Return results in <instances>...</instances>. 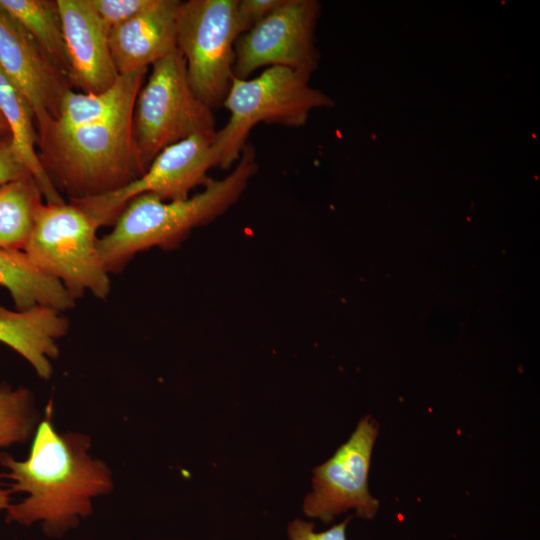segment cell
<instances>
[{"label": "cell", "instance_id": "obj_8", "mask_svg": "<svg viewBox=\"0 0 540 540\" xmlns=\"http://www.w3.org/2000/svg\"><path fill=\"white\" fill-rule=\"evenodd\" d=\"M214 137L197 134L161 150L147 170L136 180L111 193L72 199L69 202L87 213L96 224L113 225L134 197L150 193L162 200L184 199L211 178L208 171L218 167L212 142Z\"/></svg>", "mask_w": 540, "mask_h": 540}, {"label": "cell", "instance_id": "obj_18", "mask_svg": "<svg viewBox=\"0 0 540 540\" xmlns=\"http://www.w3.org/2000/svg\"><path fill=\"white\" fill-rule=\"evenodd\" d=\"M0 6L23 26L69 79V61L57 0H0Z\"/></svg>", "mask_w": 540, "mask_h": 540}, {"label": "cell", "instance_id": "obj_24", "mask_svg": "<svg viewBox=\"0 0 540 540\" xmlns=\"http://www.w3.org/2000/svg\"><path fill=\"white\" fill-rule=\"evenodd\" d=\"M10 491L0 488V510L7 509L10 505Z\"/></svg>", "mask_w": 540, "mask_h": 540}, {"label": "cell", "instance_id": "obj_14", "mask_svg": "<svg viewBox=\"0 0 540 540\" xmlns=\"http://www.w3.org/2000/svg\"><path fill=\"white\" fill-rule=\"evenodd\" d=\"M69 326L62 312L50 307L10 310L0 305V342L25 358L43 379L53 374L58 340L67 334Z\"/></svg>", "mask_w": 540, "mask_h": 540}, {"label": "cell", "instance_id": "obj_16", "mask_svg": "<svg viewBox=\"0 0 540 540\" xmlns=\"http://www.w3.org/2000/svg\"><path fill=\"white\" fill-rule=\"evenodd\" d=\"M0 114L9 128L15 149L38 183L45 203L65 200L45 173L38 156V132L33 109L18 86L0 67Z\"/></svg>", "mask_w": 540, "mask_h": 540}, {"label": "cell", "instance_id": "obj_5", "mask_svg": "<svg viewBox=\"0 0 540 540\" xmlns=\"http://www.w3.org/2000/svg\"><path fill=\"white\" fill-rule=\"evenodd\" d=\"M133 126L143 173L165 147L197 134L215 137L213 110L191 89L177 48L151 66L135 100Z\"/></svg>", "mask_w": 540, "mask_h": 540}, {"label": "cell", "instance_id": "obj_3", "mask_svg": "<svg viewBox=\"0 0 540 540\" xmlns=\"http://www.w3.org/2000/svg\"><path fill=\"white\" fill-rule=\"evenodd\" d=\"M134 104L83 125L49 122L38 131L41 165L68 200L114 192L143 174L135 145Z\"/></svg>", "mask_w": 540, "mask_h": 540}, {"label": "cell", "instance_id": "obj_19", "mask_svg": "<svg viewBox=\"0 0 540 540\" xmlns=\"http://www.w3.org/2000/svg\"><path fill=\"white\" fill-rule=\"evenodd\" d=\"M36 413L31 392L22 387H0V447L26 441L35 428Z\"/></svg>", "mask_w": 540, "mask_h": 540}, {"label": "cell", "instance_id": "obj_11", "mask_svg": "<svg viewBox=\"0 0 540 540\" xmlns=\"http://www.w3.org/2000/svg\"><path fill=\"white\" fill-rule=\"evenodd\" d=\"M0 67L28 99L37 132L58 115L68 77L23 26L0 6Z\"/></svg>", "mask_w": 540, "mask_h": 540}, {"label": "cell", "instance_id": "obj_2", "mask_svg": "<svg viewBox=\"0 0 540 540\" xmlns=\"http://www.w3.org/2000/svg\"><path fill=\"white\" fill-rule=\"evenodd\" d=\"M258 171L256 150L247 144L231 172L211 179L202 191L177 200H162L145 193L132 198L113 224L98 239L101 261L109 274L121 272L140 252L174 249L198 227L230 209L242 196Z\"/></svg>", "mask_w": 540, "mask_h": 540}, {"label": "cell", "instance_id": "obj_21", "mask_svg": "<svg viewBox=\"0 0 540 540\" xmlns=\"http://www.w3.org/2000/svg\"><path fill=\"white\" fill-rule=\"evenodd\" d=\"M283 0H237L236 19L243 34L273 12Z\"/></svg>", "mask_w": 540, "mask_h": 540}, {"label": "cell", "instance_id": "obj_4", "mask_svg": "<svg viewBox=\"0 0 540 540\" xmlns=\"http://www.w3.org/2000/svg\"><path fill=\"white\" fill-rule=\"evenodd\" d=\"M308 81L309 76L281 66L267 67L254 78L233 76L222 103L229 118L212 142L218 167L229 169L237 163L259 123L300 127L313 108L329 105L330 100Z\"/></svg>", "mask_w": 540, "mask_h": 540}, {"label": "cell", "instance_id": "obj_23", "mask_svg": "<svg viewBox=\"0 0 540 540\" xmlns=\"http://www.w3.org/2000/svg\"><path fill=\"white\" fill-rule=\"evenodd\" d=\"M27 176L32 175L18 155L11 136L0 137V185Z\"/></svg>", "mask_w": 540, "mask_h": 540}, {"label": "cell", "instance_id": "obj_22", "mask_svg": "<svg viewBox=\"0 0 540 540\" xmlns=\"http://www.w3.org/2000/svg\"><path fill=\"white\" fill-rule=\"evenodd\" d=\"M352 516L330 529L323 532H315L312 522L296 518L288 525V536L290 540H347L346 528Z\"/></svg>", "mask_w": 540, "mask_h": 540}, {"label": "cell", "instance_id": "obj_15", "mask_svg": "<svg viewBox=\"0 0 540 540\" xmlns=\"http://www.w3.org/2000/svg\"><path fill=\"white\" fill-rule=\"evenodd\" d=\"M0 285L10 293L16 310L45 306L63 312L76 304L64 286L37 268L23 251L0 249Z\"/></svg>", "mask_w": 540, "mask_h": 540}, {"label": "cell", "instance_id": "obj_25", "mask_svg": "<svg viewBox=\"0 0 540 540\" xmlns=\"http://www.w3.org/2000/svg\"><path fill=\"white\" fill-rule=\"evenodd\" d=\"M10 135L8 125L0 114V137Z\"/></svg>", "mask_w": 540, "mask_h": 540}, {"label": "cell", "instance_id": "obj_9", "mask_svg": "<svg viewBox=\"0 0 540 540\" xmlns=\"http://www.w3.org/2000/svg\"><path fill=\"white\" fill-rule=\"evenodd\" d=\"M377 436V422L364 416L349 439L313 469L312 491L303 501L307 517L327 524L353 509L362 519L374 518L380 503L369 491L368 477Z\"/></svg>", "mask_w": 540, "mask_h": 540}, {"label": "cell", "instance_id": "obj_12", "mask_svg": "<svg viewBox=\"0 0 540 540\" xmlns=\"http://www.w3.org/2000/svg\"><path fill=\"white\" fill-rule=\"evenodd\" d=\"M69 61L71 86L83 93H101L118 79L109 47V29L91 0H57Z\"/></svg>", "mask_w": 540, "mask_h": 540}, {"label": "cell", "instance_id": "obj_10", "mask_svg": "<svg viewBox=\"0 0 540 540\" xmlns=\"http://www.w3.org/2000/svg\"><path fill=\"white\" fill-rule=\"evenodd\" d=\"M318 3L283 0L235 43L233 75L246 79L259 68L281 66L310 76L317 64L314 28Z\"/></svg>", "mask_w": 540, "mask_h": 540}, {"label": "cell", "instance_id": "obj_7", "mask_svg": "<svg viewBox=\"0 0 540 540\" xmlns=\"http://www.w3.org/2000/svg\"><path fill=\"white\" fill-rule=\"evenodd\" d=\"M237 0H188L177 14V49L195 95L212 110L222 103L233 78L235 43L241 35Z\"/></svg>", "mask_w": 540, "mask_h": 540}, {"label": "cell", "instance_id": "obj_13", "mask_svg": "<svg viewBox=\"0 0 540 540\" xmlns=\"http://www.w3.org/2000/svg\"><path fill=\"white\" fill-rule=\"evenodd\" d=\"M178 0H153L145 10L109 30L119 75L148 69L177 48Z\"/></svg>", "mask_w": 540, "mask_h": 540}, {"label": "cell", "instance_id": "obj_17", "mask_svg": "<svg viewBox=\"0 0 540 540\" xmlns=\"http://www.w3.org/2000/svg\"><path fill=\"white\" fill-rule=\"evenodd\" d=\"M44 202L32 176L0 185V249L24 251Z\"/></svg>", "mask_w": 540, "mask_h": 540}, {"label": "cell", "instance_id": "obj_1", "mask_svg": "<svg viewBox=\"0 0 540 540\" xmlns=\"http://www.w3.org/2000/svg\"><path fill=\"white\" fill-rule=\"evenodd\" d=\"M51 410L37 426L25 460L0 454L1 477L10 492L27 497L7 508V520L23 525L41 522L49 536H61L92 512L93 499L113 488L111 471L89 454L90 440L83 434L58 433Z\"/></svg>", "mask_w": 540, "mask_h": 540}, {"label": "cell", "instance_id": "obj_6", "mask_svg": "<svg viewBox=\"0 0 540 540\" xmlns=\"http://www.w3.org/2000/svg\"><path fill=\"white\" fill-rule=\"evenodd\" d=\"M98 228L87 213L69 201L44 202L23 252L76 300L86 293L106 299L111 281L98 251Z\"/></svg>", "mask_w": 540, "mask_h": 540}, {"label": "cell", "instance_id": "obj_20", "mask_svg": "<svg viewBox=\"0 0 540 540\" xmlns=\"http://www.w3.org/2000/svg\"><path fill=\"white\" fill-rule=\"evenodd\" d=\"M153 0H91V4L102 22L110 30L133 18Z\"/></svg>", "mask_w": 540, "mask_h": 540}]
</instances>
